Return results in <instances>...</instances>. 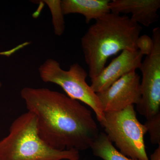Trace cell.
<instances>
[{
  "mask_svg": "<svg viewBox=\"0 0 160 160\" xmlns=\"http://www.w3.org/2000/svg\"><path fill=\"white\" fill-rule=\"evenodd\" d=\"M21 96L28 111L36 116L40 137L53 149L87 150L99 134L91 111L66 94L25 87Z\"/></svg>",
  "mask_w": 160,
  "mask_h": 160,
  "instance_id": "obj_1",
  "label": "cell"
},
{
  "mask_svg": "<svg viewBox=\"0 0 160 160\" xmlns=\"http://www.w3.org/2000/svg\"><path fill=\"white\" fill-rule=\"evenodd\" d=\"M109 2V0H62L61 7L63 14L82 15L89 24L111 12Z\"/></svg>",
  "mask_w": 160,
  "mask_h": 160,
  "instance_id": "obj_10",
  "label": "cell"
},
{
  "mask_svg": "<svg viewBox=\"0 0 160 160\" xmlns=\"http://www.w3.org/2000/svg\"><path fill=\"white\" fill-rule=\"evenodd\" d=\"M90 149L95 156L103 160H139L132 159L122 154L103 132H100Z\"/></svg>",
  "mask_w": 160,
  "mask_h": 160,
  "instance_id": "obj_11",
  "label": "cell"
},
{
  "mask_svg": "<svg viewBox=\"0 0 160 160\" xmlns=\"http://www.w3.org/2000/svg\"><path fill=\"white\" fill-rule=\"evenodd\" d=\"M109 6L111 12L131 13L132 21L146 27H149L158 19L160 0H112Z\"/></svg>",
  "mask_w": 160,
  "mask_h": 160,
  "instance_id": "obj_9",
  "label": "cell"
},
{
  "mask_svg": "<svg viewBox=\"0 0 160 160\" xmlns=\"http://www.w3.org/2000/svg\"><path fill=\"white\" fill-rule=\"evenodd\" d=\"M137 47L143 55L149 56L153 49V41L152 38L147 34L139 37L137 41Z\"/></svg>",
  "mask_w": 160,
  "mask_h": 160,
  "instance_id": "obj_14",
  "label": "cell"
},
{
  "mask_svg": "<svg viewBox=\"0 0 160 160\" xmlns=\"http://www.w3.org/2000/svg\"><path fill=\"white\" fill-rule=\"evenodd\" d=\"M53 13V24L56 34L60 36L65 30V22L61 7V1H52Z\"/></svg>",
  "mask_w": 160,
  "mask_h": 160,
  "instance_id": "obj_13",
  "label": "cell"
},
{
  "mask_svg": "<svg viewBox=\"0 0 160 160\" xmlns=\"http://www.w3.org/2000/svg\"><path fill=\"white\" fill-rule=\"evenodd\" d=\"M153 145L160 144V113L146 120L145 124Z\"/></svg>",
  "mask_w": 160,
  "mask_h": 160,
  "instance_id": "obj_12",
  "label": "cell"
},
{
  "mask_svg": "<svg viewBox=\"0 0 160 160\" xmlns=\"http://www.w3.org/2000/svg\"><path fill=\"white\" fill-rule=\"evenodd\" d=\"M153 49L142 62L141 98L137 105L138 113L146 119L160 113V28L152 31Z\"/></svg>",
  "mask_w": 160,
  "mask_h": 160,
  "instance_id": "obj_6",
  "label": "cell"
},
{
  "mask_svg": "<svg viewBox=\"0 0 160 160\" xmlns=\"http://www.w3.org/2000/svg\"><path fill=\"white\" fill-rule=\"evenodd\" d=\"M142 30V26L126 15L111 12L96 20L81 40L91 81L112 56L125 50H138L137 41Z\"/></svg>",
  "mask_w": 160,
  "mask_h": 160,
  "instance_id": "obj_2",
  "label": "cell"
},
{
  "mask_svg": "<svg viewBox=\"0 0 160 160\" xmlns=\"http://www.w3.org/2000/svg\"><path fill=\"white\" fill-rule=\"evenodd\" d=\"M38 72L43 82L60 86L67 96L89 106L100 124L104 122V112L97 94L86 82L88 73L79 64L74 63L65 70L56 60L47 59L39 66Z\"/></svg>",
  "mask_w": 160,
  "mask_h": 160,
  "instance_id": "obj_5",
  "label": "cell"
},
{
  "mask_svg": "<svg viewBox=\"0 0 160 160\" xmlns=\"http://www.w3.org/2000/svg\"><path fill=\"white\" fill-rule=\"evenodd\" d=\"M76 149L58 150L39 134L37 118L28 111L18 117L7 136L0 140V160H79Z\"/></svg>",
  "mask_w": 160,
  "mask_h": 160,
  "instance_id": "obj_3",
  "label": "cell"
},
{
  "mask_svg": "<svg viewBox=\"0 0 160 160\" xmlns=\"http://www.w3.org/2000/svg\"><path fill=\"white\" fill-rule=\"evenodd\" d=\"M100 125L122 154L134 159L149 160L144 141L147 129L138 120L133 105L121 111L104 112V121Z\"/></svg>",
  "mask_w": 160,
  "mask_h": 160,
  "instance_id": "obj_4",
  "label": "cell"
},
{
  "mask_svg": "<svg viewBox=\"0 0 160 160\" xmlns=\"http://www.w3.org/2000/svg\"><path fill=\"white\" fill-rule=\"evenodd\" d=\"M143 57L138 50L121 52L96 78L91 80L92 89L96 93L105 91L123 76L140 69Z\"/></svg>",
  "mask_w": 160,
  "mask_h": 160,
  "instance_id": "obj_8",
  "label": "cell"
},
{
  "mask_svg": "<svg viewBox=\"0 0 160 160\" xmlns=\"http://www.w3.org/2000/svg\"><path fill=\"white\" fill-rule=\"evenodd\" d=\"M2 83L1 82V81H0V88H1V87H2Z\"/></svg>",
  "mask_w": 160,
  "mask_h": 160,
  "instance_id": "obj_16",
  "label": "cell"
},
{
  "mask_svg": "<svg viewBox=\"0 0 160 160\" xmlns=\"http://www.w3.org/2000/svg\"><path fill=\"white\" fill-rule=\"evenodd\" d=\"M97 94L104 112L121 111L138 105L141 98L139 75L136 71L131 72Z\"/></svg>",
  "mask_w": 160,
  "mask_h": 160,
  "instance_id": "obj_7",
  "label": "cell"
},
{
  "mask_svg": "<svg viewBox=\"0 0 160 160\" xmlns=\"http://www.w3.org/2000/svg\"><path fill=\"white\" fill-rule=\"evenodd\" d=\"M149 160H160V144L150 155Z\"/></svg>",
  "mask_w": 160,
  "mask_h": 160,
  "instance_id": "obj_15",
  "label": "cell"
}]
</instances>
